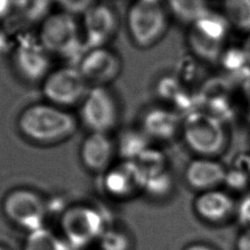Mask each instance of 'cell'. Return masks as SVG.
Listing matches in <instances>:
<instances>
[{"mask_svg":"<svg viewBox=\"0 0 250 250\" xmlns=\"http://www.w3.org/2000/svg\"><path fill=\"white\" fill-rule=\"evenodd\" d=\"M184 250H213V249L203 243H192L187 246Z\"/></svg>","mask_w":250,"mask_h":250,"instance_id":"4dcf8cb0","label":"cell"},{"mask_svg":"<svg viewBox=\"0 0 250 250\" xmlns=\"http://www.w3.org/2000/svg\"><path fill=\"white\" fill-rule=\"evenodd\" d=\"M80 117L91 132L107 134L115 126L118 117L112 94L104 86L89 88L81 103Z\"/></svg>","mask_w":250,"mask_h":250,"instance_id":"9c48e42d","label":"cell"},{"mask_svg":"<svg viewBox=\"0 0 250 250\" xmlns=\"http://www.w3.org/2000/svg\"><path fill=\"white\" fill-rule=\"evenodd\" d=\"M241 48H242L245 56L247 57V59L250 62V32L248 34H246V38L243 41V43L241 45Z\"/></svg>","mask_w":250,"mask_h":250,"instance_id":"f546056e","label":"cell"},{"mask_svg":"<svg viewBox=\"0 0 250 250\" xmlns=\"http://www.w3.org/2000/svg\"><path fill=\"white\" fill-rule=\"evenodd\" d=\"M235 211L240 222L250 228V194L241 199Z\"/></svg>","mask_w":250,"mask_h":250,"instance_id":"83f0119b","label":"cell"},{"mask_svg":"<svg viewBox=\"0 0 250 250\" xmlns=\"http://www.w3.org/2000/svg\"><path fill=\"white\" fill-rule=\"evenodd\" d=\"M170 16L189 25L210 9L206 0H163Z\"/></svg>","mask_w":250,"mask_h":250,"instance_id":"ffe728a7","label":"cell"},{"mask_svg":"<svg viewBox=\"0 0 250 250\" xmlns=\"http://www.w3.org/2000/svg\"><path fill=\"white\" fill-rule=\"evenodd\" d=\"M236 250H250V228L239 234L236 240Z\"/></svg>","mask_w":250,"mask_h":250,"instance_id":"f1b7e54d","label":"cell"},{"mask_svg":"<svg viewBox=\"0 0 250 250\" xmlns=\"http://www.w3.org/2000/svg\"><path fill=\"white\" fill-rule=\"evenodd\" d=\"M14 61L18 71L27 80L37 81L48 75L49 52L39 40L23 39L15 49Z\"/></svg>","mask_w":250,"mask_h":250,"instance_id":"7c38bea8","label":"cell"},{"mask_svg":"<svg viewBox=\"0 0 250 250\" xmlns=\"http://www.w3.org/2000/svg\"><path fill=\"white\" fill-rule=\"evenodd\" d=\"M117 148L123 160L135 161L148 148V137L143 130H126L118 140Z\"/></svg>","mask_w":250,"mask_h":250,"instance_id":"7402d4cb","label":"cell"},{"mask_svg":"<svg viewBox=\"0 0 250 250\" xmlns=\"http://www.w3.org/2000/svg\"><path fill=\"white\" fill-rule=\"evenodd\" d=\"M182 132L189 148L203 157L221 152L226 144L222 120L202 109H195L185 115Z\"/></svg>","mask_w":250,"mask_h":250,"instance_id":"5b68a950","label":"cell"},{"mask_svg":"<svg viewBox=\"0 0 250 250\" xmlns=\"http://www.w3.org/2000/svg\"><path fill=\"white\" fill-rule=\"evenodd\" d=\"M69 247L63 238L43 227L28 232L23 250H68Z\"/></svg>","mask_w":250,"mask_h":250,"instance_id":"cb8c5ba5","label":"cell"},{"mask_svg":"<svg viewBox=\"0 0 250 250\" xmlns=\"http://www.w3.org/2000/svg\"><path fill=\"white\" fill-rule=\"evenodd\" d=\"M7 219L28 232L41 229L47 216L44 199L29 188H17L10 191L2 203Z\"/></svg>","mask_w":250,"mask_h":250,"instance_id":"52a82bcc","label":"cell"},{"mask_svg":"<svg viewBox=\"0 0 250 250\" xmlns=\"http://www.w3.org/2000/svg\"><path fill=\"white\" fill-rule=\"evenodd\" d=\"M62 238L71 247L81 248L98 241L104 231L105 224L102 213L89 205H74L62 217Z\"/></svg>","mask_w":250,"mask_h":250,"instance_id":"8992f818","label":"cell"},{"mask_svg":"<svg viewBox=\"0 0 250 250\" xmlns=\"http://www.w3.org/2000/svg\"><path fill=\"white\" fill-rule=\"evenodd\" d=\"M143 174L135 161L122 160L104 172V188L114 197L126 198L143 190Z\"/></svg>","mask_w":250,"mask_h":250,"instance_id":"4fadbf2b","label":"cell"},{"mask_svg":"<svg viewBox=\"0 0 250 250\" xmlns=\"http://www.w3.org/2000/svg\"><path fill=\"white\" fill-rule=\"evenodd\" d=\"M77 68L88 85L105 87L120 73L121 62L113 51L98 47L84 51Z\"/></svg>","mask_w":250,"mask_h":250,"instance_id":"30bf717a","label":"cell"},{"mask_svg":"<svg viewBox=\"0 0 250 250\" xmlns=\"http://www.w3.org/2000/svg\"><path fill=\"white\" fill-rule=\"evenodd\" d=\"M230 25L222 14L209 11L188 25L187 42L191 54L205 62H218L228 48Z\"/></svg>","mask_w":250,"mask_h":250,"instance_id":"3957f363","label":"cell"},{"mask_svg":"<svg viewBox=\"0 0 250 250\" xmlns=\"http://www.w3.org/2000/svg\"><path fill=\"white\" fill-rule=\"evenodd\" d=\"M218 62L229 74L230 77L229 79L234 77L244 83L250 78V73L248 72L250 69V62L241 47H238L237 49L227 48Z\"/></svg>","mask_w":250,"mask_h":250,"instance_id":"44dd1931","label":"cell"},{"mask_svg":"<svg viewBox=\"0 0 250 250\" xmlns=\"http://www.w3.org/2000/svg\"><path fill=\"white\" fill-rule=\"evenodd\" d=\"M39 41L49 52L63 58H74L84 53L81 29L74 18L67 12L48 16L41 27Z\"/></svg>","mask_w":250,"mask_h":250,"instance_id":"277c9868","label":"cell"},{"mask_svg":"<svg viewBox=\"0 0 250 250\" xmlns=\"http://www.w3.org/2000/svg\"><path fill=\"white\" fill-rule=\"evenodd\" d=\"M82 36L84 49L104 47L117 31L118 21L114 10L104 3H94L83 14Z\"/></svg>","mask_w":250,"mask_h":250,"instance_id":"8fae6325","label":"cell"},{"mask_svg":"<svg viewBox=\"0 0 250 250\" xmlns=\"http://www.w3.org/2000/svg\"><path fill=\"white\" fill-rule=\"evenodd\" d=\"M196 214L210 223H221L236 210L233 199L225 191L209 189L201 191L193 203Z\"/></svg>","mask_w":250,"mask_h":250,"instance_id":"9a60e30c","label":"cell"},{"mask_svg":"<svg viewBox=\"0 0 250 250\" xmlns=\"http://www.w3.org/2000/svg\"><path fill=\"white\" fill-rule=\"evenodd\" d=\"M158 97L171 105V110L176 113L185 110L186 115L194 109V98L183 81L175 76H165L157 83Z\"/></svg>","mask_w":250,"mask_h":250,"instance_id":"d6986e66","label":"cell"},{"mask_svg":"<svg viewBox=\"0 0 250 250\" xmlns=\"http://www.w3.org/2000/svg\"><path fill=\"white\" fill-rule=\"evenodd\" d=\"M222 15L230 27L250 32V0H224Z\"/></svg>","mask_w":250,"mask_h":250,"instance_id":"603a6c76","label":"cell"},{"mask_svg":"<svg viewBox=\"0 0 250 250\" xmlns=\"http://www.w3.org/2000/svg\"><path fill=\"white\" fill-rule=\"evenodd\" d=\"M198 102L204 105L202 110L222 120V117L229 115L231 109L229 81L223 78H213L207 81L198 95Z\"/></svg>","mask_w":250,"mask_h":250,"instance_id":"e0dca14e","label":"cell"},{"mask_svg":"<svg viewBox=\"0 0 250 250\" xmlns=\"http://www.w3.org/2000/svg\"><path fill=\"white\" fill-rule=\"evenodd\" d=\"M226 168L210 157L192 160L187 167L185 178L187 183L195 189L205 191L216 188L224 183Z\"/></svg>","mask_w":250,"mask_h":250,"instance_id":"2e32d148","label":"cell"},{"mask_svg":"<svg viewBox=\"0 0 250 250\" xmlns=\"http://www.w3.org/2000/svg\"><path fill=\"white\" fill-rule=\"evenodd\" d=\"M172 188V178L167 169L144 178L143 190L153 196H163Z\"/></svg>","mask_w":250,"mask_h":250,"instance_id":"d4e9b609","label":"cell"},{"mask_svg":"<svg viewBox=\"0 0 250 250\" xmlns=\"http://www.w3.org/2000/svg\"><path fill=\"white\" fill-rule=\"evenodd\" d=\"M180 127L179 114L167 107L149 109L143 118L142 130L148 138L168 140Z\"/></svg>","mask_w":250,"mask_h":250,"instance_id":"ac0fdd59","label":"cell"},{"mask_svg":"<svg viewBox=\"0 0 250 250\" xmlns=\"http://www.w3.org/2000/svg\"><path fill=\"white\" fill-rule=\"evenodd\" d=\"M0 250H8V249H6L5 247H3V246H1V245H0Z\"/></svg>","mask_w":250,"mask_h":250,"instance_id":"1f68e13d","label":"cell"},{"mask_svg":"<svg viewBox=\"0 0 250 250\" xmlns=\"http://www.w3.org/2000/svg\"><path fill=\"white\" fill-rule=\"evenodd\" d=\"M88 90V83L78 68L70 66L48 73L42 85L44 97L50 104L61 107L82 102Z\"/></svg>","mask_w":250,"mask_h":250,"instance_id":"ba28073f","label":"cell"},{"mask_svg":"<svg viewBox=\"0 0 250 250\" xmlns=\"http://www.w3.org/2000/svg\"><path fill=\"white\" fill-rule=\"evenodd\" d=\"M18 124L25 138L38 144L62 141L77 128L76 119L69 112L50 103L29 105L21 113Z\"/></svg>","mask_w":250,"mask_h":250,"instance_id":"6da1fadb","label":"cell"},{"mask_svg":"<svg viewBox=\"0 0 250 250\" xmlns=\"http://www.w3.org/2000/svg\"><path fill=\"white\" fill-rule=\"evenodd\" d=\"M64 12L71 15L84 14L93 4L94 0H54Z\"/></svg>","mask_w":250,"mask_h":250,"instance_id":"4316f807","label":"cell"},{"mask_svg":"<svg viewBox=\"0 0 250 250\" xmlns=\"http://www.w3.org/2000/svg\"><path fill=\"white\" fill-rule=\"evenodd\" d=\"M169 17L163 0H133L126 16L132 42L142 49L158 43L167 31Z\"/></svg>","mask_w":250,"mask_h":250,"instance_id":"7a4b0ae2","label":"cell"},{"mask_svg":"<svg viewBox=\"0 0 250 250\" xmlns=\"http://www.w3.org/2000/svg\"><path fill=\"white\" fill-rule=\"evenodd\" d=\"M114 146L106 133L91 132L80 147L83 164L94 172H105L111 164Z\"/></svg>","mask_w":250,"mask_h":250,"instance_id":"5bb4252c","label":"cell"},{"mask_svg":"<svg viewBox=\"0 0 250 250\" xmlns=\"http://www.w3.org/2000/svg\"><path fill=\"white\" fill-rule=\"evenodd\" d=\"M101 250H130L129 236L117 229H105L98 239Z\"/></svg>","mask_w":250,"mask_h":250,"instance_id":"484cf974","label":"cell"}]
</instances>
